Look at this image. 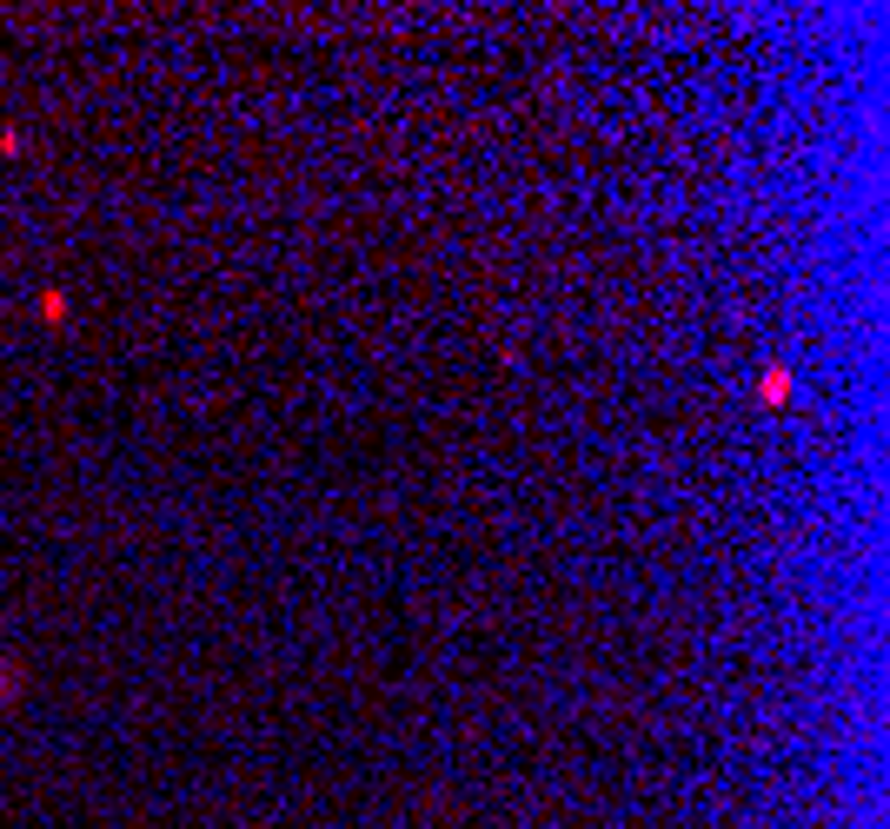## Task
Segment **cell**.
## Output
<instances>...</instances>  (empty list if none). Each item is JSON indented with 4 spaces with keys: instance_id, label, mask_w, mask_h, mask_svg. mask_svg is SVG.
<instances>
[{
    "instance_id": "1",
    "label": "cell",
    "mask_w": 890,
    "mask_h": 829,
    "mask_svg": "<svg viewBox=\"0 0 890 829\" xmlns=\"http://www.w3.org/2000/svg\"><path fill=\"white\" fill-rule=\"evenodd\" d=\"M758 398H765V405H784V398H791V372H784V365H771V372H765V391H758Z\"/></svg>"
},
{
    "instance_id": "2",
    "label": "cell",
    "mask_w": 890,
    "mask_h": 829,
    "mask_svg": "<svg viewBox=\"0 0 890 829\" xmlns=\"http://www.w3.org/2000/svg\"><path fill=\"white\" fill-rule=\"evenodd\" d=\"M21 697V671L14 664H0V704H14Z\"/></svg>"
}]
</instances>
